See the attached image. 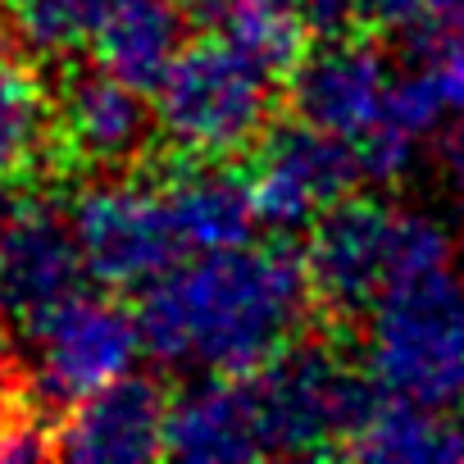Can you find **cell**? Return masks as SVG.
Instances as JSON below:
<instances>
[{"label": "cell", "instance_id": "obj_1", "mask_svg": "<svg viewBox=\"0 0 464 464\" xmlns=\"http://www.w3.org/2000/svg\"><path fill=\"white\" fill-rule=\"evenodd\" d=\"M314 319L305 251L274 237L265 246L200 251L173 265L137 301L150 360L169 369L251 373L296 342Z\"/></svg>", "mask_w": 464, "mask_h": 464}, {"label": "cell", "instance_id": "obj_2", "mask_svg": "<svg viewBox=\"0 0 464 464\" xmlns=\"http://www.w3.org/2000/svg\"><path fill=\"white\" fill-rule=\"evenodd\" d=\"M287 82L218 37L182 46L155 92L160 155L178 160H246L278 123Z\"/></svg>", "mask_w": 464, "mask_h": 464}, {"label": "cell", "instance_id": "obj_3", "mask_svg": "<svg viewBox=\"0 0 464 464\" xmlns=\"http://www.w3.org/2000/svg\"><path fill=\"white\" fill-rule=\"evenodd\" d=\"M364 369L382 396L432 410L464 405V283L432 269L392 283L360 328Z\"/></svg>", "mask_w": 464, "mask_h": 464}, {"label": "cell", "instance_id": "obj_4", "mask_svg": "<svg viewBox=\"0 0 464 464\" xmlns=\"http://www.w3.org/2000/svg\"><path fill=\"white\" fill-rule=\"evenodd\" d=\"M69 223L87 260V278L105 292H141L160 274H169L182 256L178 227L160 182L137 173H105L87 182L73 205Z\"/></svg>", "mask_w": 464, "mask_h": 464}, {"label": "cell", "instance_id": "obj_5", "mask_svg": "<svg viewBox=\"0 0 464 464\" xmlns=\"http://www.w3.org/2000/svg\"><path fill=\"white\" fill-rule=\"evenodd\" d=\"M396 209L378 196L351 191L310 223L305 274L314 296V324L342 337L364 328L369 310L392 283Z\"/></svg>", "mask_w": 464, "mask_h": 464}, {"label": "cell", "instance_id": "obj_6", "mask_svg": "<svg viewBox=\"0 0 464 464\" xmlns=\"http://www.w3.org/2000/svg\"><path fill=\"white\" fill-rule=\"evenodd\" d=\"M28 342L37 346L33 401L42 414L64 419L78 401L132 373V360L141 351V328L137 310H128L119 296L78 292L60 310H51L28 333Z\"/></svg>", "mask_w": 464, "mask_h": 464}, {"label": "cell", "instance_id": "obj_7", "mask_svg": "<svg viewBox=\"0 0 464 464\" xmlns=\"http://www.w3.org/2000/svg\"><path fill=\"white\" fill-rule=\"evenodd\" d=\"M64 178L146 173L160 155V119L146 92L105 64H64L55 82Z\"/></svg>", "mask_w": 464, "mask_h": 464}, {"label": "cell", "instance_id": "obj_8", "mask_svg": "<svg viewBox=\"0 0 464 464\" xmlns=\"http://www.w3.org/2000/svg\"><path fill=\"white\" fill-rule=\"evenodd\" d=\"M246 182L260 223L292 232L310 227L324 209L351 196L364 182V164L355 141L324 132L305 119H278L265 132V141L246 155Z\"/></svg>", "mask_w": 464, "mask_h": 464}, {"label": "cell", "instance_id": "obj_9", "mask_svg": "<svg viewBox=\"0 0 464 464\" xmlns=\"http://www.w3.org/2000/svg\"><path fill=\"white\" fill-rule=\"evenodd\" d=\"M87 260L69 214H60L42 196L14 200L5 242H0V324L24 337L82 292Z\"/></svg>", "mask_w": 464, "mask_h": 464}, {"label": "cell", "instance_id": "obj_10", "mask_svg": "<svg viewBox=\"0 0 464 464\" xmlns=\"http://www.w3.org/2000/svg\"><path fill=\"white\" fill-rule=\"evenodd\" d=\"M387 92H392L387 51L382 37L369 33L324 37V46L305 51V60L287 78L292 114L346 141H360L382 119Z\"/></svg>", "mask_w": 464, "mask_h": 464}, {"label": "cell", "instance_id": "obj_11", "mask_svg": "<svg viewBox=\"0 0 464 464\" xmlns=\"http://www.w3.org/2000/svg\"><path fill=\"white\" fill-rule=\"evenodd\" d=\"M173 396L150 373H123L55 423V455L78 464H137L164 455Z\"/></svg>", "mask_w": 464, "mask_h": 464}, {"label": "cell", "instance_id": "obj_12", "mask_svg": "<svg viewBox=\"0 0 464 464\" xmlns=\"http://www.w3.org/2000/svg\"><path fill=\"white\" fill-rule=\"evenodd\" d=\"M164 455L187 464H232V459H265V423L256 405L251 373H209L173 396Z\"/></svg>", "mask_w": 464, "mask_h": 464}, {"label": "cell", "instance_id": "obj_13", "mask_svg": "<svg viewBox=\"0 0 464 464\" xmlns=\"http://www.w3.org/2000/svg\"><path fill=\"white\" fill-rule=\"evenodd\" d=\"M155 182L169 200L173 227L182 251H227L246 246L260 223L246 169H232L223 160H178V155H155Z\"/></svg>", "mask_w": 464, "mask_h": 464}, {"label": "cell", "instance_id": "obj_14", "mask_svg": "<svg viewBox=\"0 0 464 464\" xmlns=\"http://www.w3.org/2000/svg\"><path fill=\"white\" fill-rule=\"evenodd\" d=\"M182 33H187L182 0H105L87 46L96 64L155 96L173 60L182 55Z\"/></svg>", "mask_w": 464, "mask_h": 464}, {"label": "cell", "instance_id": "obj_15", "mask_svg": "<svg viewBox=\"0 0 464 464\" xmlns=\"http://www.w3.org/2000/svg\"><path fill=\"white\" fill-rule=\"evenodd\" d=\"M64 178L55 87L24 60L0 64V182Z\"/></svg>", "mask_w": 464, "mask_h": 464}, {"label": "cell", "instance_id": "obj_16", "mask_svg": "<svg viewBox=\"0 0 464 464\" xmlns=\"http://www.w3.org/2000/svg\"><path fill=\"white\" fill-rule=\"evenodd\" d=\"M182 10L191 28L237 46L283 82L310 51V28L292 0H182Z\"/></svg>", "mask_w": 464, "mask_h": 464}, {"label": "cell", "instance_id": "obj_17", "mask_svg": "<svg viewBox=\"0 0 464 464\" xmlns=\"http://www.w3.org/2000/svg\"><path fill=\"white\" fill-rule=\"evenodd\" d=\"M346 459H382V464L464 459V414L414 405L401 396H378L369 419L351 437Z\"/></svg>", "mask_w": 464, "mask_h": 464}, {"label": "cell", "instance_id": "obj_18", "mask_svg": "<svg viewBox=\"0 0 464 464\" xmlns=\"http://www.w3.org/2000/svg\"><path fill=\"white\" fill-rule=\"evenodd\" d=\"M19 37L46 55H69L73 46L92 42V28L105 0H5Z\"/></svg>", "mask_w": 464, "mask_h": 464}, {"label": "cell", "instance_id": "obj_19", "mask_svg": "<svg viewBox=\"0 0 464 464\" xmlns=\"http://www.w3.org/2000/svg\"><path fill=\"white\" fill-rule=\"evenodd\" d=\"M455 260V242L450 232L414 209H396V232H392V283L401 278H419L432 269H450ZM387 283V287H392Z\"/></svg>", "mask_w": 464, "mask_h": 464}, {"label": "cell", "instance_id": "obj_20", "mask_svg": "<svg viewBox=\"0 0 464 464\" xmlns=\"http://www.w3.org/2000/svg\"><path fill=\"white\" fill-rule=\"evenodd\" d=\"M33 373L24 369V360L14 355V346L0 337V432L10 423H19L24 414H33Z\"/></svg>", "mask_w": 464, "mask_h": 464}, {"label": "cell", "instance_id": "obj_21", "mask_svg": "<svg viewBox=\"0 0 464 464\" xmlns=\"http://www.w3.org/2000/svg\"><path fill=\"white\" fill-rule=\"evenodd\" d=\"M423 19H428V0H360V33L369 37L414 33Z\"/></svg>", "mask_w": 464, "mask_h": 464}, {"label": "cell", "instance_id": "obj_22", "mask_svg": "<svg viewBox=\"0 0 464 464\" xmlns=\"http://www.w3.org/2000/svg\"><path fill=\"white\" fill-rule=\"evenodd\" d=\"M305 28L319 37H351L360 33V0H292Z\"/></svg>", "mask_w": 464, "mask_h": 464}, {"label": "cell", "instance_id": "obj_23", "mask_svg": "<svg viewBox=\"0 0 464 464\" xmlns=\"http://www.w3.org/2000/svg\"><path fill=\"white\" fill-rule=\"evenodd\" d=\"M441 164H446V178H450L455 196L464 200V114H455V123L441 137Z\"/></svg>", "mask_w": 464, "mask_h": 464}, {"label": "cell", "instance_id": "obj_24", "mask_svg": "<svg viewBox=\"0 0 464 464\" xmlns=\"http://www.w3.org/2000/svg\"><path fill=\"white\" fill-rule=\"evenodd\" d=\"M432 24H464V0H428Z\"/></svg>", "mask_w": 464, "mask_h": 464}, {"label": "cell", "instance_id": "obj_25", "mask_svg": "<svg viewBox=\"0 0 464 464\" xmlns=\"http://www.w3.org/2000/svg\"><path fill=\"white\" fill-rule=\"evenodd\" d=\"M10 182H0V242H5V227H10V214H14V200L5 196Z\"/></svg>", "mask_w": 464, "mask_h": 464}]
</instances>
